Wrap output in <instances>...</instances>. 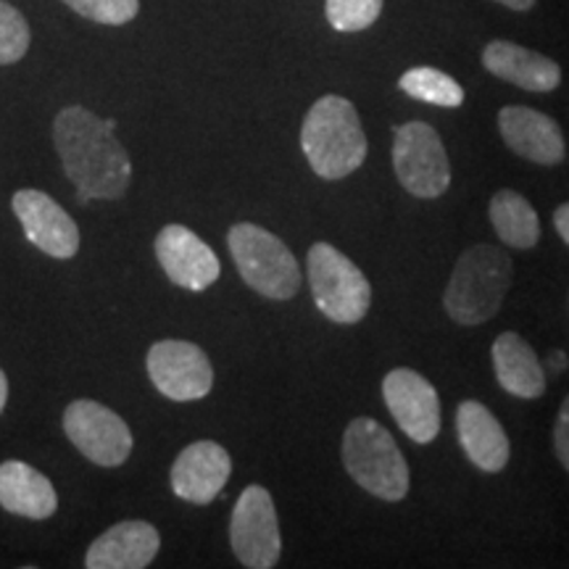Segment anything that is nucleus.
Returning a JSON list of instances; mask_svg holds the SVG:
<instances>
[{
  "label": "nucleus",
  "instance_id": "24",
  "mask_svg": "<svg viewBox=\"0 0 569 569\" xmlns=\"http://www.w3.org/2000/svg\"><path fill=\"white\" fill-rule=\"evenodd\" d=\"M30 48V24L11 3L0 0V67L24 59Z\"/></svg>",
  "mask_w": 569,
  "mask_h": 569
},
{
  "label": "nucleus",
  "instance_id": "8",
  "mask_svg": "<svg viewBox=\"0 0 569 569\" xmlns=\"http://www.w3.org/2000/svg\"><path fill=\"white\" fill-rule=\"evenodd\" d=\"M230 543L240 565L269 569L280 561L282 538L274 501L267 488L248 486L232 509Z\"/></svg>",
  "mask_w": 569,
  "mask_h": 569
},
{
  "label": "nucleus",
  "instance_id": "12",
  "mask_svg": "<svg viewBox=\"0 0 569 569\" xmlns=\"http://www.w3.org/2000/svg\"><path fill=\"white\" fill-rule=\"evenodd\" d=\"M11 206L30 243L42 253L53 259H71L80 251V230L74 219L51 196L40 190H19Z\"/></svg>",
  "mask_w": 569,
  "mask_h": 569
},
{
  "label": "nucleus",
  "instance_id": "9",
  "mask_svg": "<svg viewBox=\"0 0 569 569\" xmlns=\"http://www.w3.org/2000/svg\"><path fill=\"white\" fill-rule=\"evenodd\" d=\"M63 430L77 451L101 467L124 465L132 451V432L124 419L88 398L69 403L63 411Z\"/></svg>",
  "mask_w": 569,
  "mask_h": 569
},
{
  "label": "nucleus",
  "instance_id": "5",
  "mask_svg": "<svg viewBox=\"0 0 569 569\" xmlns=\"http://www.w3.org/2000/svg\"><path fill=\"white\" fill-rule=\"evenodd\" d=\"M227 243H230L240 277L256 293L274 298V301H288L298 293L301 269L296 264V256L277 234L259 224L240 222L227 234Z\"/></svg>",
  "mask_w": 569,
  "mask_h": 569
},
{
  "label": "nucleus",
  "instance_id": "2",
  "mask_svg": "<svg viewBox=\"0 0 569 569\" xmlns=\"http://www.w3.org/2000/svg\"><path fill=\"white\" fill-rule=\"evenodd\" d=\"M301 148L322 180L353 174L367 159V138L356 106L340 96L319 98L303 119Z\"/></svg>",
  "mask_w": 569,
  "mask_h": 569
},
{
  "label": "nucleus",
  "instance_id": "4",
  "mask_svg": "<svg viewBox=\"0 0 569 569\" xmlns=\"http://www.w3.org/2000/svg\"><path fill=\"white\" fill-rule=\"evenodd\" d=\"M343 465L356 486L382 501H403L409 493V465L380 422L353 419L343 436Z\"/></svg>",
  "mask_w": 569,
  "mask_h": 569
},
{
  "label": "nucleus",
  "instance_id": "10",
  "mask_svg": "<svg viewBox=\"0 0 569 569\" xmlns=\"http://www.w3.org/2000/svg\"><path fill=\"white\" fill-rule=\"evenodd\" d=\"M148 375L153 386L172 401H198L209 396L213 369L209 356L196 343L161 340L148 351Z\"/></svg>",
  "mask_w": 569,
  "mask_h": 569
},
{
  "label": "nucleus",
  "instance_id": "23",
  "mask_svg": "<svg viewBox=\"0 0 569 569\" xmlns=\"http://www.w3.org/2000/svg\"><path fill=\"white\" fill-rule=\"evenodd\" d=\"M327 21L338 32H361L382 13V0H327Z\"/></svg>",
  "mask_w": 569,
  "mask_h": 569
},
{
  "label": "nucleus",
  "instance_id": "1",
  "mask_svg": "<svg viewBox=\"0 0 569 569\" xmlns=\"http://www.w3.org/2000/svg\"><path fill=\"white\" fill-rule=\"evenodd\" d=\"M113 127L117 124L111 119L103 122L82 106H69L56 117V151L82 201L90 198L113 201L130 188V156L113 134Z\"/></svg>",
  "mask_w": 569,
  "mask_h": 569
},
{
  "label": "nucleus",
  "instance_id": "14",
  "mask_svg": "<svg viewBox=\"0 0 569 569\" xmlns=\"http://www.w3.org/2000/svg\"><path fill=\"white\" fill-rule=\"evenodd\" d=\"M498 130L511 151L532 163L557 167L567 153L561 127L528 106H507L498 111Z\"/></svg>",
  "mask_w": 569,
  "mask_h": 569
},
{
  "label": "nucleus",
  "instance_id": "25",
  "mask_svg": "<svg viewBox=\"0 0 569 569\" xmlns=\"http://www.w3.org/2000/svg\"><path fill=\"white\" fill-rule=\"evenodd\" d=\"M63 3L80 17L109 27H122L140 11V0H63Z\"/></svg>",
  "mask_w": 569,
  "mask_h": 569
},
{
  "label": "nucleus",
  "instance_id": "3",
  "mask_svg": "<svg viewBox=\"0 0 569 569\" xmlns=\"http://www.w3.org/2000/svg\"><path fill=\"white\" fill-rule=\"evenodd\" d=\"M511 284V259L498 246H472L459 256L443 306L457 325L475 327L498 315Z\"/></svg>",
  "mask_w": 569,
  "mask_h": 569
},
{
  "label": "nucleus",
  "instance_id": "22",
  "mask_svg": "<svg viewBox=\"0 0 569 569\" xmlns=\"http://www.w3.org/2000/svg\"><path fill=\"white\" fill-rule=\"evenodd\" d=\"M398 88L409 98L422 103L443 106V109H459L465 103V88L446 71L432 67H415L407 74H401Z\"/></svg>",
  "mask_w": 569,
  "mask_h": 569
},
{
  "label": "nucleus",
  "instance_id": "6",
  "mask_svg": "<svg viewBox=\"0 0 569 569\" xmlns=\"http://www.w3.org/2000/svg\"><path fill=\"white\" fill-rule=\"evenodd\" d=\"M309 282L317 309L336 325H356L372 303V284L359 267L330 243L309 248Z\"/></svg>",
  "mask_w": 569,
  "mask_h": 569
},
{
  "label": "nucleus",
  "instance_id": "7",
  "mask_svg": "<svg viewBox=\"0 0 569 569\" xmlns=\"http://www.w3.org/2000/svg\"><path fill=\"white\" fill-rule=\"evenodd\" d=\"M393 169L403 190L415 198H438L451 184V167L440 134L427 122L396 127Z\"/></svg>",
  "mask_w": 569,
  "mask_h": 569
},
{
  "label": "nucleus",
  "instance_id": "17",
  "mask_svg": "<svg viewBox=\"0 0 569 569\" xmlns=\"http://www.w3.org/2000/svg\"><path fill=\"white\" fill-rule=\"evenodd\" d=\"M482 67L498 80L511 82L530 92H551L561 82V69L557 61L509 40L488 42L486 51H482Z\"/></svg>",
  "mask_w": 569,
  "mask_h": 569
},
{
  "label": "nucleus",
  "instance_id": "20",
  "mask_svg": "<svg viewBox=\"0 0 569 569\" xmlns=\"http://www.w3.org/2000/svg\"><path fill=\"white\" fill-rule=\"evenodd\" d=\"M496 380L517 398H540L546 390V372L528 340L517 332H501L493 343Z\"/></svg>",
  "mask_w": 569,
  "mask_h": 569
},
{
  "label": "nucleus",
  "instance_id": "26",
  "mask_svg": "<svg viewBox=\"0 0 569 569\" xmlns=\"http://www.w3.org/2000/svg\"><path fill=\"white\" fill-rule=\"evenodd\" d=\"M553 448H557L561 467L569 472V396L561 401L557 425H553Z\"/></svg>",
  "mask_w": 569,
  "mask_h": 569
},
{
  "label": "nucleus",
  "instance_id": "15",
  "mask_svg": "<svg viewBox=\"0 0 569 569\" xmlns=\"http://www.w3.org/2000/svg\"><path fill=\"white\" fill-rule=\"evenodd\" d=\"M232 475V459L213 440L188 446L172 465V490L182 501L209 503L222 493Z\"/></svg>",
  "mask_w": 569,
  "mask_h": 569
},
{
  "label": "nucleus",
  "instance_id": "16",
  "mask_svg": "<svg viewBox=\"0 0 569 569\" xmlns=\"http://www.w3.org/2000/svg\"><path fill=\"white\" fill-rule=\"evenodd\" d=\"M161 549V536L151 522L127 519L113 525L101 538L92 540L84 557L88 569H142L156 559Z\"/></svg>",
  "mask_w": 569,
  "mask_h": 569
},
{
  "label": "nucleus",
  "instance_id": "21",
  "mask_svg": "<svg viewBox=\"0 0 569 569\" xmlns=\"http://www.w3.org/2000/svg\"><path fill=\"white\" fill-rule=\"evenodd\" d=\"M490 222L501 243L519 251L536 248L540 240V219L536 209L525 196L515 193V190H498L490 201Z\"/></svg>",
  "mask_w": 569,
  "mask_h": 569
},
{
  "label": "nucleus",
  "instance_id": "13",
  "mask_svg": "<svg viewBox=\"0 0 569 569\" xmlns=\"http://www.w3.org/2000/svg\"><path fill=\"white\" fill-rule=\"evenodd\" d=\"M156 259L169 280L188 290H206L219 280L222 264L217 253L193 230L167 224L156 238Z\"/></svg>",
  "mask_w": 569,
  "mask_h": 569
},
{
  "label": "nucleus",
  "instance_id": "28",
  "mask_svg": "<svg viewBox=\"0 0 569 569\" xmlns=\"http://www.w3.org/2000/svg\"><path fill=\"white\" fill-rule=\"evenodd\" d=\"M493 3L507 6L511 11H530L536 6V0H493Z\"/></svg>",
  "mask_w": 569,
  "mask_h": 569
},
{
  "label": "nucleus",
  "instance_id": "29",
  "mask_svg": "<svg viewBox=\"0 0 569 569\" xmlns=\"http://www.w3.org/2000/svg\"><path fill=\"white\" fill-rule=\"evenodd\" d=\"M6 401H9V380H6L3 369H0V411L6 409Z\"/></svg>",
  "mask_w": 569,
  "mask_h": 569
},
{
  "label": "nucleus",
  "instance_id": "27",
  "mask_svg": "<svg viewBox=\"0 0 569 569\" xmlns=\"http://www.w3.org/2000/svg\"><path fill=\"white\" fill-rule=\"evenodd\" d=\"M553 224H557V232L561 234V240L569 246V203L559 206L557 213H553Z\"/></svg>",
  "mask_w": 569,
  "mask_h": 569
},
{
  "label": "nucleus",
  "instance_id": "18",
  "mask_svg": "<svg viewBox=\"0 0 569 569\" xmlns=\"http://www.w3.org/2000/svg\"><path fill=\"white\" fill-rule=\"evenodd\" d=\"M457 436L465 453L482 472H501L509 465V438L493 411L480 401H465L457 409Z\"/></svg>",
  "mask_w": 569,
  "mask_h": 569
},
{
  "label": "nucleus",
  "instance_id": "11",
  "mask_svg": "<svg viewBox=\"0 0 569 569\" xmlns=\"http://www.w3.org/2000/svg\"><path fill=\"white\" fill-rule=\"evenodd\" d=\"M382 398L401 432L415 443H430L440 432L438 390L415 369L398 367L382 380Z\"/></svg>",
  "mask_w": 569,
  "mask_h": 569
},
{
  "label": "nucleus",
  "instance_id": "19",
  "mask_svg": "<svg viewBox=\"0 0 569 569\" xmlns=\"http://www.w3.org/2000/svg\"><path fill=\"white\" fill-rule=\"evenodd\" d=\"M0 507L27 519H48L59 509L51 480L24 461L0 465Z\"/></svg>",
  "mask_w": 569,
  "mask_h": 569
}]
</instances>
